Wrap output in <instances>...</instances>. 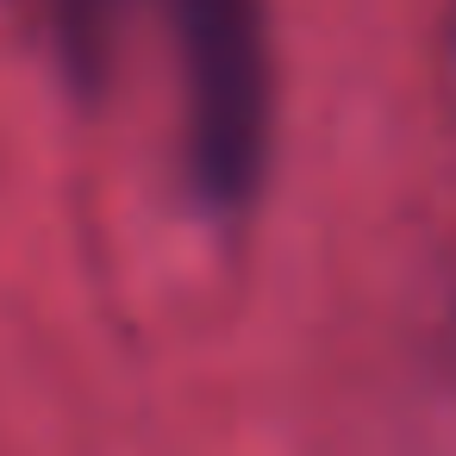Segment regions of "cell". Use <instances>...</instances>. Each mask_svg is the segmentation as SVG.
<instances>
[{"instance_id": "obj_1", "label": "cell", "mask_w": 456, "mask_h": 456, "mask_svg": "<svg viewBox=\"0 0 456 456\" xmlns=\"http://www.w3.org/2000/svg\"><path fill=\"white\" fill-rule=\"evenodd\" d=\"M182 63L188 175L213 213H244L269 175L275 45L269 0H169Z\"/></svg>"}, {"instance_id": "obj_2", "label": "cell", "mask_w": 456, "mask_h": 456, "mask_svg": "<svg viewBox=\"0 0 456 456\" xmlns=\"http://www.w3.org/2000/svg\"><path fill=\"white\" fill-rule=\"evenodd\" d=\"M51 7H57V32H63L69 57L88 63L94 57V38H101V0H51Z\"/></svg>"}]
</instances>
